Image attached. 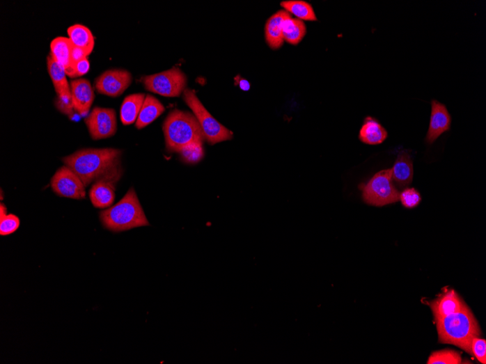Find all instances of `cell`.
Wrapping results in <instances>:
<instances>
[{"instance_id":"obj_12","label":"cell","mask_w":486,"mask_h":364,"mask_svg":"<svg viewBox=\"0 0 486 364\" xmlns=\"http://www.w3.org/2000/svg\"><path fill=\"white\" fill-rule=\"evenodd\" d=\"M431 116L425 138L428 145L433 144L444 132L450 129L452 118L446 106L437 100L431 102Z\"/></svg>"},{"instance_id":"obj_26","label":"cell","mask_w":486,"mask_h":364,"mask_svg":"<svg viewBox=\"0 0 486 364\" xmlns=\"http://www.w3.org/2000/svg\"><path fill=\"white\" fill-rule=\"evenodd\" d=\"M461 355L453 350L446 349L432 353L428 361V364H460Z\"/></svg>"},{"instance_id":"obj_16","label":"cell","mask_w":486,"mask_h":364,"mask_svg":"<svg viewBox=\"0 0 486 364\" xmlns=\"http://www.w3.org/2000/svg\"><path fill=\"white\" fill-rule=\"evenodd\" d=\"M392 170L393 180L400 188L411 185L414 177L413 161L407 151L400 152Z\"/></svg>"},{"instance_id":"obj_29","label":"cell","mask_w":486,"mask_h":364,"mask_svg":"<svg viewBox=\"0 0 486 364\" xmlns=\"http://www.w3.org/2000/svg\"><path fill=\"white\" fill-rule=\"evenodd\" d=\"M57 109L62 113L72 117L74 114V105L72 95L57 96L55 101Z\"/></svg>"},{"instance_id":"obj_17","label":"cell","mask_w":486,"mask_h":364,"mask_svg":"<svg viewBox=\"0 0 486 364\" xmlns=\"http://www.w3.org/2000/svg\"><path fill=\"white\" fill-rule=\"evenodd\" d=\"M388 137L386 129L374 118L368 117L364 120L359 132L360 141L367 145L382 144Z\"/></svg>"},{"instance_id":"obj_19","label":"cell","mask_w":486,"mask_h":364,"mask_svg":"<svg viewBox=\"0 0 486 364\" xmlns=\"http://www.w3.org/2000/svg\"><path fill=\"white\" fill-rule=\"evenodd\" d=\"M74 45L70 38L58 37L51 42V55L67 75L71 70Z\"/></svg>"},{"instance_id":"obj_1","label":"cell","mask_w":486,"mask_h":364,"mask_svg":"<svg viewBox=\"0 0 486 364\" xmlns=\"http://www.w3.org/2000/svg\"><path fill=\"white\" fill-rule=\"evenodd\" d=\"M122 151L116 148H85L62 159L83 181L86 188L111 168L120 164Z\"/></svg>"},{"instance_id":"obj_20","label":"cell","mask_w":486,"mask_h":364,"mask_svg":"<svg viewBox=\"0 0 486 364\" xmlns=\"http://www.w3.org/2000/svg\"><path fill=\"white\" fill-rule=\"evenodd\" d=\"M69 38L72 45L86 54L87 56L93 51L95 41L92 31L82 24H75L68 29Z\"/></svg>"},{"instance_id":"obj_11","label":"cell","mask_w":486,"mask_h":364,"mask_svg":"<svg viewBox=\"0 0 486 364\" xmlns=\"http://www.w3.org/2000/svg\"><path fill=\"white\" fill-rule=\"evenodd\" d=\"M132 75L120 69L109 70L95 80V88L102 95L116 97L121 95L131 86Z\"/></svg>"},{"instance_id":"obj_18","label":"cell","mask_w":486,"mask_h":364,"mask_svg":"<svg viewBox=\"0 0 486 364\" xmlns=\"http://www.w3.org/2000/svg\"><path fill=\"white\" fill-rule=\"evenodd\" d=\"M165 107L155 97L147 95L136 122L137 129H143L157 119L164 113Z\"/></svg>"},{"instance_id":"obj_5","label":"cell","mask_w":486,"mask_h":364,"mask_svg":"<svg viewBox=\"0 0 486 364\" xmlns=\"http://www.w3.org/2000/svg\"><path fill=\"white\" fill-rule=\"evenodd\" d=\"M363 200L367 205L383 207L399 201L400 193L393 184L392 170L381 171L359 186Z\"/></svg>"},{"instance_id":"obj_6","label":"cell","mask_w":486,"mask_h":364,"mask_svg":"<svg viewBox=\"0 0 486 364\" xmlns=\"http://www.w3.org/2000/svg\"><path fill=\"white\" fill-rule=\"evenodd\" d=\"M184 100L196 116L202 128L205 139L210 145L233 139V132L212 117L192 90L186 89L184 91Z\"/></svg>"},{"instance_id":"obj_2","label":"cell","mask_w":486,"mask_h":364,"mask_svg":"<svg viewBox=\"0 0 486 364\" xmlns=\"http://www.w3.org/2000/svg\"><path fill=\"white\" fill-rule=\"evenodd\" d=\"M434 320L440 342L455 345L472 355V342L475 338L480 337L481 331L467 306L459 312Z\"/></svg>"},{"instance_id":"obj_25","label":"cell","mask_w":486,"mask_h":364,"mask_svg":"<svg viewBox=\"0 0 486 364\" xmlns=\"http://www.w3.org/2000/svg\"><path fill=\"white\" fill-rule=\"evenodd\" d=\"M203 141H194L182 148L179 152L182 159L187 164H196L204 157Z\"/></svg>"},{"instance_id":"obj_10","label":"cell","mask_w":486,"mask_h":364,"mask_svg":"<svg viewBox=\"0 0 486 364\" xmlns=\"http://www.w3.org/2000/svg\"><path fill=\"white\" fill-rule=\"evenodd\" d=\"M51 186L59 196L77 200L86 198V187L83 181L67 166H63L56 171L52 179Z\"/></svg>"},{"instance_id":"obj_13","label":"cell","mask_w":486,"mask_h":364,"mask_svg":"<svg viewBox=\"0 0 486 364\" xmlns=\"http://www.w3.org/2000/svg\"><path fill=\"white\" fill-rule=\"evenodd\" d=\"M71 93L75 110L86 117L94 101L95 94L89 80L84 78L71 81Z\"/></svg>"},{"instance_id":"obj_23","label":"cell","mask_w":486,"mask_h":364,"mask_svg":"<svg viewBox=\"0 0 486 364\" xmlns=\"http://www.w3.org/2000/svg\"><path fill=\"white\" fill-rule=\"evenodd\" d=\"M281 6L290 14H293L297 19L301 21H318L313 7L311 4L301 0H288L281 3Z\"/></svg>"},{"instance_id":"obj_32","label":"cell","mask_w":486,"mask_h":364,"mask_svg":"<svg viewBox=\"0 0 486 364\" xmlns=\"http://www.w3.org/2000/svg\"><path fill=\"white\" fill-rule=\"evenodd\" d=\"M236 84L239 86L241 90L244 91H248L251 88V85L249 82L245 79L242 78L240 76L235 77Z\"/></svg>"},{"instance_id":"obj_31","label":"cell","mask_w":486,"mask_h":364,"mask_svg":"<svg viewBox=\"0 0 486 364\" xmlns=\"http://www.w3.org/2000/svg\"><path fill=\"white\" fill-rule=\"evenodd\" d=\"M90 70V63L88 57L79 61L73 69L70 78H78L86 74Z\"/></svg>"},{"instance_id":"obj_8","label":"cell","mask_w":486,"mask_h":364,"mask_svg":"<svg viewBox=\"0 0 486 364\" xmlns=\"http://www.w3.org/2000/svg\"><path fill=\"white\" fill-rule=\"evenodd\" d=\"M123 174V170L120 164L94 182L89 196L95 208L107 209L114 203L116 186Z\"/></svg>"},{"instance_id":"obj_9","label":"cell","mask_w":486,"mask_h":364,"mask_svg":"<svg viewBox=\"0 0 486 364\" xmlns=\"http://www.w3.org/2000/svg\"><path fill=\"white\" fill-rule=\"evenodd\" d=\"M85 122L93 140L112 137L118 129L116 111L113 109L95 107Z\"/></svg>"},{"instance_id":"obj_4","label":"cell","mask_w":486,"mask_h":364,"mask_svg":"<svg viewBox=\"0 0 486 364\" xmlns=\"http://www.w3.org/2000/svg\"><path fill=\"white\" fill-rule=\"evenodd\" d=\"M163 129L169 152L179 154L187 145L205 140L196 116L188 111L178 109L171 111L164 123Z\"/></svg>"},{"instance_id":"obj_3","label":"cell","mask_w":486,"mask_h":364,"mask_svg":"<svg viewBox=\"0 0 486 364\" xmlns=\"http://www.w3.org/2000/svg\"><path fill=\"white\" fill-rule=\"evenodd\" d=\"M100 218L103 226L115 233L150 225L133 188L118 204L102 211Z\"/></svg>"},{"instance_id":"obj_30","label":"cell","mask_w":486,"mask_h":364,"mask_svg":"<svg viewBox=\"0 0 486 364\" xmlns=\"http://www.w3.org/2000/svg\"><path fill=\"white\" fill-rule=\"evenodd\" d=\"M472 356L483 364L486 363V341L484 339L476 337L473 339L471 345Z\"/></svg>"},{"instance_id":"obj_22","label":"cell","mask_w":486,"mask_h":364,"mask_svg":"<svg viewBox=\"0 0 486 364\" xmlns=\"http://www.w3.org/2000/svg\"><path fill=\"white\" fill-rule=\"evenodd\" d=\"M47 65L48 73L53 81L57 96L72 95L66 72L51 54L47 57Z\"/></svg>"},{"instance_id":"obj_15","label":"cell","mask_w":486,"mask_h":364,"mask_svg":"<svg viewBox=\"0 0 486 364\" xmlns=\"http://www.w3.org/2000/svg\"><path fill=\"white\" fill-rule=\"evenodd\" d=\"M289 16H290V13L285 10H281L268 19L265 26V36L267 42L272 49H277L283 45V24Z\"/></svg>"},{"instance_id":"obj_33","label":"cell","mask_w":486,"mask_h":364,"mask_svg":"<svg viewBox=\"0 0 486 364\" xmlns=\"http://www.w3.org/2000/svg\"><path fill=\"white\" fill-rule=\"evenodd\" d=\"M7 215V208L6 205L1 204L0 205V219L4 218Z\"/></svg>"},{"instance_id":"obj_21","label":"cell","mask_w":486,"mask_h":364,"mask_svg":"<svg viewBox=\"0 0 486 364\" xmlns=\"http://www.w3.org/2000/svg\"><path fill=\"white\" fill-rule=\"evenodd\" d=\"M146 95L136 93L125 97L120 109V119L124 125L134 123L139 117Z\"/></svg>"},{"instance_id":"obj_27","label":"cell","mask_w":486,"mask_h":364,"mask_svg":"<svg viewBox=\"0 0 486 364\" xmlns=\"http://www.w3.org/2000/svg\"><path fill=\"white\" fill-rule=\"evenodd\" d=\"M399 200L405 208L413 209L422 202V196L414 188H408L400 193Z\"/></svg>"},{"instance_id":"obj_14","label":"cell","mask_w":486,"mask_h":364,"mask_svg":"<svg viewBox=\"0 0 486 364\" xmlns=\"http://www.w3.org/2000/svg\"><path fill=\"white\" fill-rule=\"evenodd\" d=\"M434 318L444 317L462 311L467 307L455 290H448L429 303Z\"/></svg>"},{"instance_id":"obj_24","label":"cell","mask_w":486,"mask_h":364,"mask_svg":"<svg viewBox=\"0 0 486 364\" xmlns=\"http://www.w3.org/2000/svg\"><path fill=\"white\" fill-rule=\"evenodd\" d=\"M306 29L303 21L293 19L291 15L283 24L284 41L291 45H298L304 38Z\"/></svg>"},{"instance_id":"obj_7","label":"cell","mask_w":486,"mask_h":364,"mask_svg":"<svg viewBox=\"0 0 486 364\" xmlns=\"http://www.w3.org/2000/svg\"><path fill=\"white\" fill-rule=\"evenodd\" d=\"M143 84L148 90L164 97L180 96L186 90L187 78L178 68L143 77Z\"/></svg>"},{"instance_id":"obj_28","label":"cell","mask_w":486,"mask_h":364,"mask_svg":"<svg viewBox=\"0 0 486 364\" xmlns=\"http://www.w3.org/2000/svg\"><path fill=\"white\" fill-rule=\"evenodd\" d=\"M20 219L13 214L0 219V235L8 236L15 232L20 226Z\"/></svg>"}]
</instances>
